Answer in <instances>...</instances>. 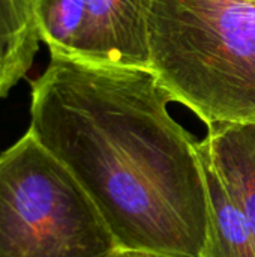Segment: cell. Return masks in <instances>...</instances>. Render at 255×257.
Returning a JSON list of instances; mask_svg holds the SVG:
<instances>
[{"instance_id":"obj_1","label":"cell","mask_w":255,"mask_h":257,"mask_svg":"<svg viewBox=\"0 0 255 257\" xmlns=\"http://www.w3.org/2000/svg\"><path fill=\"white\" fill-rule=\"evenodd\" d=\"M29 131L81 184L122 251L201 257L203 161L153 69L50 54L32 84Z\"/></svg>"},{"instance_id":"obj_2","label":"cell","mask_w":255,"mask_h":257,"mask_svg":"<svg viewBox=\"0 0 255 257\" xmlns=\"http://www.w3.org/2000/svg\"><path fill=\"white\" fill-rule=\"evenodd\" d=\"M152 69L207 128L255 123V0H152Z\"/></svg>"},{"instance_id":"obj_3","label":"cell","mask_w":255,"mask_h":257,"mask_svg":"<svg viewBox=\"0 0 255 257\" xmlns=\"http://www.w3.org/2000/svg\"><path fill=\"white\" fill-rule=\"evenodd\" d=\"M75 176L27 133L0 154V257H119Z\"/></svg>"},{"instance_id":"obj_4","label":"cell","mask_w":255,"mask_h":257,"mask_svg":"<svg viewBox=\"0 0 255 257\" xmlns=\"http://www.w3.org/2000/svg\"><path fill=\"white\" fill-rule=\"evenodd\" d=\"M150 8L152 0H87L86 27L74 59L152 69Z\"/></svg>"},{"instance_id":"obj_5","label":"cell","mask_w":255,"mask_h":257,"mask_svg":"<svg viewBox=\"0 0 255 257\" xmlns=\"http://www.w3.org/2000/svg\"><path fill=\"white\" fill-rule=\"evenodd\" d=\"M200 149L243 212L255 236V123L207 128Z\"/></svg>"},{"instance_id":"obj_6","label":"cell","mask_w":255,"mask_h":257,"mask_svg":"<svg viewBox=\"0 0 255 257\" xmlns=\"http://www.w3.org/2000/svg\"><path fill=\"white\" fill-rule=\"evenodd\" d=\"M200 155L209 199V223L201 257H255V236L249 223L201 149Z\"/></svg>"},{"instance_id":"obj_7","label":"cell","mask_w":255,"mask_h":257,"mask_svg":"<svg viewBox=\"0 0 255 257\" xmlns=\"http://www.w3.org/2000/svg\"><path fill=\"white\" fill-rule=\"evenodd\" d=\"M39 42L30 0H0V101L29 72Z\"/></svg>"},{"instance_id":"obj_8","label":"cell","mask_w":255,"mask_h":257,"mask_svg":"<svg viewBox=\"0 0 255 257\" xmlns=\"http://www.w3.org/2000/svg\"><path fill=\"white\" fill-rule=\"evenodd\" d=\"M41 41L50 54L75 57L87 20V0H30Z\"/></svg>"},{"instance_id":"obj_9","label":"cell","mask_w":255,"mask_h":257,"mask_svg":"<svg viewBox=\"0 0 255 257\" xmlns=\"http://www.w3.org/2000/svg\"><path fill=\"white\" fill-rule=\"evenodd\" d=\"M119 257H155V256H149V254H138V253H126L123 251Z\"/></svg>"}]
</instances>
